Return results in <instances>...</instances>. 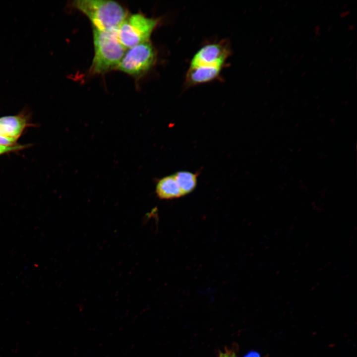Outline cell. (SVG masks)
I'll return each instance as SVG.
<instances>
[{
  "instance_id": "cell-6",
  "label": "cell",
  "mask_w": 357,
  "mask_h": 357,
  "mask_svg": "<svg viewBox=\"0 0 357 357\" xmlns=\"http://www.w3.org/2000/svg\"><path fill=\"white\" fill-rule=\"evenodd\" d=\"M32 126L30 113L23 109L17 115L0 117V136L17 143L24 130Z\"/></svg>"
},
{
  "instance_id": "cell-12",
  "label": "cell",
  "mask_w": 357,
  "mask_h": 357,
  "mask_svg": "<svg viewBox=\"0 0 357 357\" xmlns=\"http://www.w3.org/2000/svg\"><path fill=\"white\" fill-rule=\"evenodd\" d=\"M245 357H259V356L257 353L251 352L246 355Z\"/></svg>"
},
{
  "instance_id": "cell-4",
  "label": "cell",
  "mask_w": 357,
  "mask_h": 357,
  "mask_svg": "<svg viewBox=\"0 0 357 357\" xmlns=\"http://www.w3.org/2000/svg\"><path fill=\"white\" fill-rule=\"evenodd\" d=\"M155 60L156 53L149 41L130 48L116 68L129 75L139 76L148 71Z\"/></svg>"
},
{
  "instance_id": "cell-10",
  "label": "cell",
  "mask_w": 357,
  "mask_h": 357,
  "mask_svg": "<svg viewBox=\"0 0 357 357\" xmlns=\"http://www.w3.org/2000/svg\"><path fill=\"white\" fill-rule=\"evenodd\" d=\"M30 144H20L16 143L12 145L0 144V156L22 150L29 147Z\"/></svg>"
},
{
  "instance_id": "cell-1",
  "label": "cell",
  "mask_w": 357,
  "mask_h": 357,
  "mask_svg": "<svg viewBox=\"0 0 357 357\" xmlns=\"http://www.w3.org/2000/svg\"><path fill=\"white\" fill-rule=\"evenodd\" d=\"M118 28L102 30L93 27L95 55L90 71L101 73L117 67L125 53L119 41Z\"/></svg>"
},
{
  "instance_id": "cell-2",
  "label": "cell",
  "mask_w": 357,
  "mask_h": 357,
  "mask_svg": "<svg viewBox=\"0 0 357 357\" xmlns=\"http://www.w3.org/2000/svg\"><path fill=\"white\" fill-rule=\"evenodd\" d=\"M72 5L88 17L94 28L102 30L118 28L127 16L122 5L112 0H78Z\"/></svg>"
},
{
  "instance_id": "cell-9",
  "label": "cell",
  "mask_w": 357,
  "mask_h": 357,
  "mask_svg": "<svg viewBox=\"0 0 357 357\" xmlns=\"http://www.w3.org/2000/svg\"><path fill=\"white\" fill-rule=\"evenodd\" d=\"M174 176L182 196L190 193L195 187L197 178L195 174L182 171L177 173Z\"/></svg>"
},
{
  "instance_id": "cell-3",
  "label": "cell",
  "mask_w": 357,
  "mask_h": 357,
  "mask_svg": "<svg viewBox=\"0 0 357 357\" xmlns=\"http://www.w3.org/2000/svg\"><path fill=\"white\" fill-rule=\"evenodd\" d=\"M158 23L157 19L135 13L127 17L118 27V37L122 46L131 48L149 41L150 36Z\"/></svg>"
},
{
  "instance_id": "cell-11",
  "label": "cell",
  "mask_w": 357,
  "mask_h": 357,
  "mask_svg": "<svg viewBox=\"0 0 357 357\" xmlns=\"http://www.w3.org/2000/svg\"><path fill=\"white\" fill-rule=\"evenodd\" d=\"M219 357H236L235 354L231 351H226L220 354Z\"/></svg>"
},
{
  "instance_id": "cell-7",
  "label": "cell",
  "mask_w": 357,
  "mask_h": 357,
  "mask_svg": "<svg viewBox=\"0 0 357 357\" xmlns=\"http://www.w3.org/2000/svg\"><path fill=\"white\" fill-rule=\"evenodd\" d=\"M222 67L216 66H199L189 67L187 73L188 82L197 84L209 82L216 78Z\"/></svg>"
},
{
  "instance_id": "cell-8",
  "label": "cell",
  "mask_w": 357,
  "mask_h": 357,
  "mask_svg": "<svg viewBox=\"0 0 357 357\" xmlns=\"http://www.w3.org/2000/svg\"><path fill=\"white\" fill-rule=\"evenodd\" d=\"M156 193L160 198L172 199L182 196L174 176L161 178L157 184Z\"/></svg>"
},
{
  "instance_id": "cell-5",
  "label": "cell",
  "mask_w": 357,
  "mask_h": 357,
  "mask_svg": "<svg viewBox=\"0 0 357 357\" xmlns=\"http://www.w3.org/2000/svg\"><path fill=\"white\" fill-rule=\"evenodd\" d=\"M230 51L226 44H210L200 49L190 62V67L216 66L222 67L229 55Z\"/></svg>"
}]
</instances>
